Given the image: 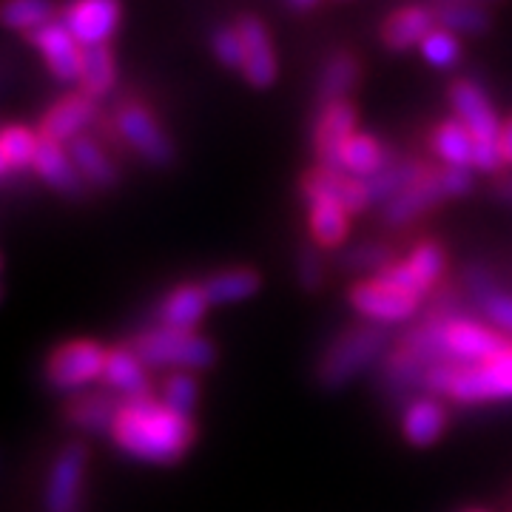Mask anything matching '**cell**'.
Returning <instances> with one entry per match:
<instances>
[{
    "label": "cell",
    "instance_id": "obj_16",
    "mask_svg": "<svg viewBox=\"0 0 512 512\" xmlns=\"http://www.w3.org/2000/svg\"><path fill=\"white\" fill-rule=\"evenodd\" d=\"M444 200H450V197H447V188H444V180H441V163H433V168L427 171V177L421 183L407 188L396 200H390L379 208V222L384 228L399 234L407 225L427 217L433 208H439Z\"/></svg>",
    "mask_w": 512,
    "mask_h": 512
},
{
    "label": "cell",
    "instance_id": "obj_28",
    "mask_svg": "<svg viewBox=\"0 0 512 512\" xmlns=\"http://www.w3.org/2000/svg\"><path fill=\"white\" fill-rule=\"evenodd\" d=\"M427 146L436 154V160L441 165H450V168H473V134L467 131V126L456 120V117H444L436 126L430 128L427 134Z\"/></svg>",
    "mask_w": 512,
    "mask_h": 512
},
{
    "label": "cell",
    "instance_id": "obj_37",
    "mask_svg": "<svg viewBox=\"0 0 512 512\" xmlns=\"http://www.w3.org/2000/svg\"><path fill=\"white\" fill-rule=\"evenodd\" d=\"M160 402L174 413L194 419V410L200 404V379L188 370H171L160 384Z\"/></svg>",
    "mask_w": 512,
    "mask_h": 512
},
{
    "label": "cell",
    "instance_id": "obj_39",
    "mask_svg": "<svg viewBox=\"0 0 512 512\" xmlns=\"http://www.w3.org/2000/svg\"><path fill=\"white\" fill-rule=\"evenodd\" d=\"M208 43H211V52H214L220 66L231 69V72H242V66H245V43H242L237 23H217L211 29Z\"/></svg>",
    "mask_w": 512,
    "mask_h": 512
},
{
    "label": "cell",
    "instance_id": "obj_30",
    "mask_svg": "<svg viewBox=\"0 0 512 512\" xmlns=\"http://www.w3.org/2000/svg\"><path fill=\"white\" fill-rule=\"evenodd\" d=\"M311 239L322 251H342L350 239V214L336 200H319L308 205Z\"/></svg>",
    "mask_w": 512,
    "mask_h": 512
},
{
    "label": "cell",
    "instance_id": "obj_10",
    "mask_svg": "<svg viewBox=\"0 0 512 512\" xmlns=\"http://www.w3.org/2000/svg\"><path fill=\"white\" fill-rule=\"evenodd\" d=\"M441 342H444L447 359L456 365L490 362L493 356L504 353L512 345V339H507L504 333H498L484 319H476V316H461V319L444 322Z\"/></svg>",
    "mask_w": 512,
    "mask_h": 512
},
{
    "label": "cell",
    "instance_id": "obj_21",
    "mask_svg": "<svg viewBox=\"0 0 512 512\" xmlns=\"http://www.w3.org/2000/svg\"><path fill=\"white\" fill-rule=\"evenodd\" d=\"M450 427V410L439 396L419 393L402 407V436L413 447H433Z\"/></svg>",
    "mask_w": 512,
    "mask_h": 512
},
{
    "label": "cell",
    "instance_id": "obj_29",
    "mask_svg": "<svg viewBox=\"0 0 512 512\" xmlns=\"http://www.w3.org/2000/svg\"><path fill=\"white\" fill-rule=\"evenodd\" d=\"M393 148L384 146L376 134H367V131H356L350 137L345 148H342V171L350 177H359V180H370L376 177L379 171L387 168V163L393 160Z\"/></svg>",
    "mask_w": 512,
    "mask_h": 512
},
{
    "label": "cell",
    "instance_id": "obj_7",
    "mask_svg": "<svg viewBox=\"0 0 512 512\" xmlns=\"http://www.w3.org/2000/svg\"><path fill=\"white\" fill-rule=\"evenodd\" d=\"M447 402L458 407L512 402V345L504 353L481 365H458L456 379L450 384Z\"/></svg>",
    "mask_w": 512,
    "mask_h": 512
},
{
    "label": "cell",
    "instance_id": "obj_3",
    "mask_svg": "<svg viewBox=\"0 0 512 512\" xmlns=\"http://www.w3.org/2000/svg\"><path fill=\"white\" fill-rule=\"evenodd\" d=\"M447 103L453 109V117L461 120L467 131L473 134V168L478 174H501L504 168V157H501V120L493 109L490 94L484 92V86L476 83L473 77H456L447 86Z\"/></svg>",
    "mask_w": 512,
    "mask_h": 512
},
{
    "label": "cell",
    "instance_id": "obj_26",
    "mask_svg": "<svg viewBox=\"0 0 512 512\" xmlns=\"http://www.w3.org/2000/svg\"><path fill=\"white\" fill-rule=\"evenodd\" d=\"M103 382L111 393L123 396V399H146L151 393V379H148V367L143 359L128 348V345H114L109 348V362Z\"/></svg>",
    "mask_w": 512,
    "mask_h": 512
},
{
    "label": "cell",
    "instance_id": "obj_46",
    "mask_svg": "<svg viewBox=\"0 0 512 512\" xmlns=\"http://www.w3.org/2000/svg\"><path fill=\"white\" fill-rule=\"evenodd\" d=\"M15 174H12V168H9V163L3 160V154H0V183H6V180H12Z\"/></svg>",
    "mask_w": 512,
    "mask_h": 512
},
{
    "label": "cell",
    "instance_id": "obj_27",
    "mask_svg": "<svg viewBox=\"0 0 512 512\" xmlns=\"http://www.w3.org/2000/svg\"><path fill=\"white\" fill-rule=\"evenodd\" d=\"M393 262H399V245L396 242H390V239H362V242L345 245L336 254L333 265L342 274L370 279V276H379L382 271H387Z\"/></svg>",
    "mask_w": 512,
    "mask_h": 512
},
{
    "label": "cell",
    "instance_id": "obj_23",
    "mask_svg": "<svg viewBox=\"0 0 512 512\" xmlns=\"http://www.w3.org/2000/svg\"><path fill=\"white\" fill-rule=\"evenodd\" d=\"M362 80V63L350 49H339L322 63L313 89V109H322L339 100H350V92Z\"/></svg>",
    "mask_w": 512,
    "mask_h": 512
},
{
    "label": "cell",
    "instance_id": "obj_50",
    "mask_svg": "<svg viewBox=\"0 0 512 512\" xmlns=\"http://www.w3.org/2000/svg\"><path fill=\"white\" fill-rule=\"evenodd\" d=\"M0 299H3V285H0Z\"/></svg>",
    "mask_w": 512,
    "mask_h": 512
},
{
    "label": "cell",
    "instance_id": "obj_40",
    "mask_svg": "<svg viewBox=\"0 0 512 512\" xmlns=\"http://www.w3.org/2000/svg\"><path fill=\"white\" fill-rule=\"evenodd\" d=\"M419 52L427 66L447 72V69L458 66V60H461V40H458V35H453V32H447V29L439 26V29H433L427 35V40L421 43Z\"/></svg>",
    "mask_w": 512,
    "mask_h": 512
},
{
    "label": "cell",
    "instance_id": "obj_1",
    "mask_svg": "<svg viewBox=\"0 0 512 512\" xmlns=\"http://www.w3.org/2000/svg\"><path fill=\"white\" fill-rule=\"evenodd\" d=\"M111 441L120 453L148 464H177L197 441V424L174 413L160 396L126 399L111 427Z\"/></svg>",
    "mask_w": 512,
    "mask_h": 512
},
{
    "label": "cell",
    "instance_id": "obj_8",
    "mask_svg": "<svg viewBox=\"0 0 512 512\" xmlns=\"http://www.w3.org/2000/svg\"><path fill=\"white\" fill-rule=\"evenodd\" d=\"M348 302L350 308L359 313V319L376 322V325H387V328L413 322L424 311L421 299L399 291L393 285H387L379 276L356 279L348 288Z\"/></svg>",
    "mask_w": 512,
    "mask_h": 512
},
{
    "label": "cell",
    "instance_id": "obj_32",
    "mask_svg": "<svg viewBox=\"0 0 512 512\" xmlns=\"http://www.w3.org/2000/svg\"><path fill=\"white\" fill-rule=\"evenodd\" d=\"M117 86V60L111 46L83 49V72H80V92L94 100H103Z\"/></svg>",
    "mask_w": 512,
    "mask_h": 512
},
{
    "label": "cell",
    "instance_id": "obj_19",
    "mask_svg": "<svg viewBox=\"0 0 512 512\" xmlns=\"http://www.w3.org/2000/svg\"><path fill=\"white\" fill-rule=\"evenodd\" d=\"M123 396L111 393V390H83L69 396V402L63 407L66 421L74 430L86 433V436H111V427L123 410Z\"/></svg>",
    "mask_w": 512,
    "mask_h": 512
},
{
    "label": "cell",
    "instance_id": "obj_22",
    "mask_svg": "<svg viewBox=\"0 0 512 512\" xmlns=\"http://www.w3.org/2000/svg\"><path fill=\"white\" fill-rule=\"evenodd\" d=\"M208 308H211V302H208L200 282H180L160 296V302L154 305V319L163 328L194 330L205 319Z\"/></svg>",
    "mask_w": 512,
    "mask_h": 512
},
{
    "label": "cell",
    "instance_id": "obj_9",
    "mask_svg": "<svg viewBox=\"0 0 512 512\" xmlns=\"http://www.w3.org/2000/svg\"><path fill=\"white\" fill-rule=\"evenodd\" d=\"M86 470H89V447L83 441H69L57 450L43 487L46 512H80Z\"/></svg>",
    "mask_w": 512,
    "mask_h": 512
},
{
    "label": "cell",
    "instance_id": "obj_20",
    "mask_svg": "<svg viewBox=\"0 0 512 512\" xmlns=\"http://www.w3.org/2000/svg\"><path fill=\"white\" fill-rule=\"evenodd\" d=\"M32 171L40 177V183L49 185L55 194L66 197V200H83L89 194V185L80 177L69 148L60 146V143H52V140L40 137V148H37L35 168Z\"/></svg>",
    "mask_w": 512,
    "mask_h": 512
},
{
    "label": "cell",
    "instance_id": "obj_13",
    "mask_svg": "<svg viewBox=\"0 0 512 512\" xmlns=\"http://www.w3.org/2000/svg\"><path fill=\"white\" fill-rule=\"evenodd\" d=\"M60 20L66 23V29L83 49L109 46L123 20V3L120 0H69L63 6Z\"/></svg>",
    "mask_w": 512,
    "mask_h": 512
},
{
    "label": "cell",
    "instance_id": "obj_31",
    "mask_svg": "<svg viewBox=\"0 0 512 512\" xmlns=\"http://www.w3.org/2000/svg\"><path fill=\"white\" fill-rule=\"evenodd\" d=\"M202 291L208 296L211 305H231V302H242L251 299L254 293L262 288V276L254 268H222L208 274L200 282Z\"/></svg>",
    "mask_w": 512,
    "mask_h": 512
},
{
    "label": "cell",
    "instance_id": "obj_5",
    "mask_svg": "<svg viewBox=\"0 0 512 512\" xmlns=\"http://www.w3.org/2000/svg\"><path fill=\"white\" fill-rule=\"evenodd\" d=\"M111 126L117 131L120 143L128 146V151L134 157H140L143 163L154 165V168H168L177 160V148H174L171 134L165 131L160 117L148 109L146 103L123 100L111 117Z\"/></svg>",
    "mask_w": 512,
    "mask_h": 512
},
{
    "label": "cell",
    "instance_id": "obj_35",
    "mask_svg": "<svg viewBox=\"0 0 512 512\" xmlns=\"http://www.w3.org/2000/svg\"><path fill=\"white\" fill-rule=\"evenodd\" d=\"M55 18L52 0H0V26L32 35Z\"/></svg>",
    "mask_w": 512,
    "mask_h": 512
},
{
    "label": "cell",
    "instance_id": "obj_48",
    "mask_svg": "<svg viewBox=\"0 0 512 512\" xmlns=\"http://www.w3.org/2000/svg\"><path fill=\"white\" fill-rule=\"evenodd\" d=\"M461 512H487V510H461Z\"/></svg>",
    "mask_w": 512,
    "mask_h": 512
},
{
    "label": "cell",
    "instance_id": "obj_18",
    "mask_svg": "<svg viewBox=\"0 0 512 512\" xmlns=\"http://www.w3.org/2000/svg\"><path fill=\"white\" fill-rule=\"evenodd\" d=\"M32 46H35L46 69L52 72L55 80L60 83H80V72H83V46L74 40V35L66 29L63 20H52L43 29H37L29 35Z\"/></svg>",
    "mask_w": 512,
    "mask_h": 512
},
{
    "label": "cell",
    "instance_id": "obj_14",
    "mask_svg": "<svg viewBox=\"0 0 512 512\" xmlns=\"http://www.w3.org/2000/svg\"><path fill=\"white\" fill-rule=\"evenodd\" d=\"M97 120H100V100L83 92H72L46 109V114L40 117L37 134L60 146H72L77 137L89 134V128Z\"/></svg>",
    "mask_w": 512,
    "mask_h": 512
},
{
    "label": "cell",
    "instance_id": "obj_33",
    "mask_svg": "<svg viewBox=\"0 0 512 512\" xmlns=\"http://www.w3.org/2000/svg\"><path fill=\"white\" fill-rule=\"evenodd\" d=\"M37 148H40V134H37V128L23 126V123L0 126V154H3V160L9 163L15 177L35 168Z\"/></svg>",
    "mask_w": 512,
    "mask_h": 512
},
{
    "label": "cell",
    "instance_id": "obj_43",
    "mask_svg": "<svg viewBox=\"0 0 512 512\" xmlns=\"http://www.w3.org/2000/svg\"><path fill=\"white\" fill-rule=\"evenodd\" d=\"M498 143H501V157H504V165H512V117L510 120H504Z\"/></svg>",
    "mask_w": 512,
    "mask_h": 512
},
{
    "label": "cell",
    "instance_id": "obj_49",
    "mask_svg": "<svg viewBox=\"0 0 512 512\" xmlns=\"http://www.w3.org/2000/svg\"><path fill=\"white\" fill-rule=\"evenodd\" d=\"M0 271H3V256H0Z\"/></svg>",
    "mask_w": 512,
    "mask_h": 512
},
{
    "label": "cell",
    "instance_id": "obj_45",
    "mask_svg": "<svg viewBox=\"0 0 512 512\" xmlns=\"http://www.w3.org/2000/svg\"><path fill=\"white\" fill-rule=\"evenodd\" d=\"M319 0H288V6L291 9H296V12H308V9H313Z\"/></svg>",
    "mask_w": 512,
    "mask_h": 512
},
{
    "label": "cell",
    "instance_id": "obj_38",
    "mask_svg": "<svg viewBox=\"0 0 512 512\" xmlns=\"http://www.w3.org/2000/svg\"><path fill=\"white\" fill-rule=\"evenodd\" d=\"M293 268H296V282L299 288L308 293H319L328 282V262L322 248L313 239H302L296 256H293Z\"/></svg>",
    "mask_w": 512,
    "mask_h": 512
},
{
    "label": "cell",
    "instance_id": "obj_4",
    "mask_svg": "<svg viewBox=\"0 0 512 512\" xmlns=\"http://www.w3.org/2000/svg\"><path fill=\"white\" fill-rule=\"evenodd\" d=\"M134 350L143 365L151 370H188V373H200L208 367L217 365V348L208 336H202L197 330H174L163 325H151V328L134 333L126 342Z\"/></svg>",
    "mask_w": 512,
    "mask_h": 512
},
{
    "label": "cell",
    "instance_id": "obj_41",
    "mask_svg": "<svg viewBox=\"0 0 512 512\" xmlns=\"http://www.w3.org/2000/svg\"><path fill=\"white\" fill-rule=\"evenodd\" d=\"M476 311L481 313V319L495 328L498 333H504L507 339H512V293L498 288L490 296H484L476 305Z\"/></svg>",
    "mask_w": 512,
    "mask_h": 512
},
{
    "label": "cell",
    "instance_id": "obj_17",
    "mask_svg": "<svg viewBox=\"0 0 512 512\" xmlns=\"http://www.w3.org/2000/svg\"><path fill=\"white\" fill-rule=\"evenodd\" d=\"M439 29V18H436V6L433 3H404L396 12H390L384 18L382 29H379V40L387 52L402 55L410 49H421V43L427 35Z\"/></svg>",
    "mask_w": 512,
    "mask_h": 512
},
{
    "label": "cell",
    "instance_id": "obj_11",
    "mask_svg": "<svg viewBox=\"0 0 512 512\" xmlns=\"http://www.w3.org/2000/svg\"><path fill=\"white\" fill-rule=\"evenodd\" d=\"M359 126V114L353 100H339L322 109L313 111V128H311V146L316 165L345 174L342 171V148L350 137L356 134Z\"/></svg>",
    "mask_w": 512,
    "mask_h": 512
},
{
    "label": "cell",
    "instance_id": "obj_44",
    "mask_svg": "<svg viewBox=\"0 0 512 512\" xmlns=\"http://www.w3.org/2000/svg\"><path fill=\"white\" fill-rule=\"evenodd\" d=\"M495 197L512 205V171H507V174H498V180H495Z\"/></svg>",
    "mask_w": 512,
    "mask_h": 512
},
{
    "label": "cell",
    "instance_id": "obj_2",
    "mask_svg": "<svg viewBox=\"0 0 512 512\" xmlns=\"http://www.w3.org/2000/svg\"><path fill=\"white\" fill-rule=\"evenodd\" d=\"M399 330L376 325V322H353L348 328H342L330 345L322 350V356L316 359L313 367V379L322 390H342L353 379H359L367 370H376L379 362L387 356V350L393 348Z\"/></svg>",
    "mask_w": 512,
    "mask_h": 512
},
{
    "label": "cell",
    "instance_id": "obj_15",
    "mask_svg": "<svg viewBox=\"0 0 512 512\" xmlns=\"http://www.w3.org/2000/svg\"><path fill=\"white\" fill-rule=\"evenodd\" d=\"M239 35L245 43V66H242V77L251 89H271L279 77V57L274 49V37L268 23L259 18V15H239L237 20Z\"/></svg>",
    "mask_w": 512,
    "mask_h": 512
},
{
    "label": "cell",
    "instance_id": "obj_6",
    "mask_svg": "<svg viewBox=\"0 0 512 512\" xmlns=\"http://www.w3.org/2000/svg\"><path fill=\"white\" fill-rule=\"evenodd\" d=\"M106 362H109L106 345H100L94 339H72V342L57 345L49 353L43 376H46V384L52 390L74 396V393H83L94 382L103 379Z\"/></svg>",
    "mask_w": 512,
    "mask_h": 512
},
{
    "label": "cell",
    "instance_id": "obj_12",
    "mask_svg": "<svg viewBox=\"0 0 512 512\" xmlns=\"http://www.w3.org/2000/svg\"><path fill=\"white\" fill-rule=\"evenodd\" d=\"M299 197L305 205L319 200H336L350 217H362L373 208L365 180L350 177V174H336V171H328L322 165H311L308 171H302Z\"/></svg>",
    "mask_w": 512,
    "mask_h": 512
},
{
    "label": "cell",
    "instance_id": "obj_34",
    "mask_svg": "<svg viewBox=\"0 0 512 512\" xmlns=\"http://www.w3.org/2000/svg\"><path fill=\"white\" fill-rule=\"evenodd\" d=\"M441 29L453 35H487L493 29V15L478 3H433Z\"/></svg>",
    "mask_w": 512,
    "mask_h": 512
},
{
    "label": "cell",
    "instance_id": "obj_42",
    "mask_svg": "<svg viewBox=\"0 0 512 512\" xmlns=\"http://www.w3.org/2000/svg\"><path fill=\"white\" fill-rule=\"evenodd\" d=\"M458 282L467 291V296L473 299V308H476L484 296H490V293L501 288V279H498V274H495L487 262H470V265H464V271L458 274Z\"/></svg>",
    "mask_w": 512,
    "mask_h": 512
},
{
    "label": "cell",
    "instance_id": "obj_24",
    "mask_svg": "<svg viewBox=\"0 0 512 512\" xmlns=\"http://www.w3.org/2000/svg\"><path fill=\"white\" fill-rule=\"evenodd\" d=\"M69 148L74 165L80 171V177L86 180L89 188H97V191H114L117 185L123 183V171L117 160L111 157V151L97 137L92 134H83L77 137Z\"/></svg>",
    "mask_w": 512,
    "mask_h": 512
},
{
    "label": "cell",
    "instance_id": "obj_36",
    "mask_svg": "<svg viewBox=\"0 0 512 512\" xmlns=\"http://www.w3.org/2000/svg\"><path fill=\"white\" fill-rule=\"evenodd\" d=\"M404 262H407V265L413 268V274L419 276L421 282L427 285L430 296H433V291L444 282V274H447V251H444V245H441L439 239H419V242L410 248V254L404 256Z\"/></svg>",
    "mask_w": 512,
    "mask_h": 512
},
{
    "label": "cell",
    "instance_id": "obj_25",
    "mask_svg": "<svg viewBox=\"0 0 512 512\" xmlns=\"http://www.w3.org/2000/svg\"><path fill=\"white\" fill-rule=\"evenodd\" d=\"M430 168H433V163H427L424 157H416V154H393V160L387 163L384 171H379L376 177L365 180L367 191H370V202L382 208L390 200H396L399 194H404L407 188L421 183Z\"/></svg>",
    "mask_w": 512,
    "mask_h": 512
},
{
    "label": "cell",
    "instance_id": "obj_47",
    "mask_svg": "<svg viewBox=\"0 0 512 512\" xmlns=\"http://www.w3.org/2000/svg\"><path fill=\"white\" fill-rule=\"evenodd\" d=\"M430 3H478V6H487V3H495V0H430Z\"/></svg>",
    "mask_w": 512,
    "mask_h": 512
}]
</instances>
